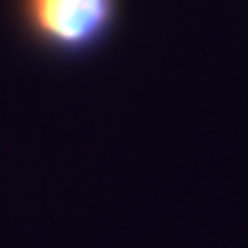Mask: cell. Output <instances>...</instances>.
I'll return each instance as SVG.
<instances>
[{"instance_id": "6da1fadb", "label": "cell", "mask_w": 248, "mask_h": 248, "mask_svg": "<svg viewBox=\"0 0 248 248\" xmlns=\"http://www.w3.org/2000/svg\"><path fill=\"white\" fill-rule=\"evenodd\" d=\"M15 18L39 51L60 60H84L114 39L123 0H15Z\"/></svg>"}]
</instances>
